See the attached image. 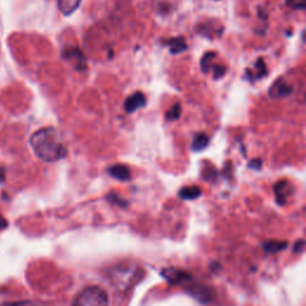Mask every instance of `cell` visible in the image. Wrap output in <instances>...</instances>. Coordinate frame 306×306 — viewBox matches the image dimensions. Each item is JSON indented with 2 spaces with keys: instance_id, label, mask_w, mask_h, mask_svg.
<instances>
[{
  "instance_id": "1",
  "label": "cell",
  "mask_w": 306,
  "mask_h": 306,
  "mask_svg": "<svg viewBox=\"0 0 306 306\" xmlns=\"http://www.w3.org/2000/svg\"><path fill=\"white\" fill-rule=\"evenodd\" d=\"M30 146L36 157L46 163H54L67 156V147L63 134L54 127H45L36 131L30 136Z\"/></svg>"
},
{
  "instance_id": "2",
  "label": "cell",
  "mask_w": 306,
  "mask_h": 306,
  "mask_svg": "<svg viewBox=\"0 0 306 306\" xmlns=\"http://www.w3.org/2000/svg\"><path fill=\"white\" fill-rule=\"evenodd\" d=\"M72 306H108V296L100 287L90 286L75 297Z\"/></svg>"
},
{
  "instance_id": "3",
  "label": "cell",
  "mask_w": 306,
  "mask_h": 306,
  "mask_svg": "<svg viewBox=\"0 0 306 306\" xmlns=\"http://www.w3.org/2000/svg\"><path fill=\"white\" fill-rule=\"evenodd\" d=\"M63 59L70 63L77 71H85L88 67V64H86L88 61H86L84 53L78 47H71V48L65 49L63 52Z\"/></svg>"
},
{
  "instance_id": "4",
  "label": "cell",
  "mask_w": 306,
  "mask_h": 306,
  "mask_svg": "<svg viewBox=\"0 0 306 306\" xmlns=\"http://www.w3.org/2000/svg\"><path fill=\"white\" fill-rule=\"evenodd\" d=\"M196 30L201 36H203V37L213 39L215 37L221 36L222 31H224V27H222L221 23H219V22L211 19L197 24Z\"/></svg>"
},
{
  "instance_id": "5",
  "label": "cell",
  "mask_w": 306,
  "mask_h": 306,
  "mask_svg": "<svg viewBox=\"0 0 306 306\" xmlns=\"http://www.w3.org/2000/svg\"><path fill=\"white\" fill-rule=\"evenodd\" d=\"M293 92V86L290 85L285 79L279 78L273 83V85L269 89V96L272 98H286Z\"/></svg>"
},
{
  "instance_id": "6",
  "label": "cell",
  "mask_w": 306,
  "mask_h": 306,
  "mask_svg": "<svg viewBox=\"0 0 306 306\" xmlns=\"http://www.w3.org/2000/svg\"><path fill=\"white\" fill-rule=\"evenodd\" d=\"M146 106V97L144 95L142 92L140 91H136L131 95L129 97H127L125 100V104H124V108H125V111L127 114H132L140 108H144Z\"/></svg>"
},
{
  "instance_id": "7",
  "label": "cell",
  "mask_w": 306,
  "mask_h": 306,
  "mask_svg": "<svg viewBox=\"0 0 306 306\" xmlns=\"http://www.w3.org/2000/svg\"><path fill=\"white\" fill-rule=\"evenodd\" d=\"M161 45L169 47L171 54H179L186 52L188 49V46H187L186 38L182 37V36H178V37H171L167 39H161Z\"/></svg>"
},
{
  "instance_id": "8",
  "label": "cell",
  "mask_w": 306,
  "mask_h": 306,
  "mask_svg": "<svg viewBox=\"0 0 306 306\" xmlns=\"http://www.w3.org/2000/svg\"><path fill=\"white\" fill-rule=\"evenodd\" d=\"M110 176H113L114 178L118 179V181H128L131 179V170L127 165L124 164H115L108 169Z\"/></svg>"
},
{
  "instance_id": "9",
  "label": "cell",
  "mask_w": 306,
  "mask_h": 306,
  "mask_svg": "<svg viewBox=\"0 0 306 306\" xmlns=\"http://www.w3.org/2000/svg\"><path fill=\"white\" fill-rule=\"evenodd\" d=\"M267 74H268V70H267V67H266V64L263 63V59H262V57H260V59L256 60L254 72L250 71V70L247 71L248 78H249L251 81L256 80V79L260 80V79L264 78Z\"/></svg>"
},
{
  "instance_id": "10",
  "label": "cell",
  "mask_w": 306,
  "mask_h": 306,
  "mask_svg": "<svg viewBox=\"0 0 306 306\" xmlns=\"http://www.w3.org/2000/svg\"><path fill=\"white\" fill-rule=\"evenodd\" d=\"M208 144H210V136H208L206 133H197L193 138L192 150L194 152H200V151L206 149Z\"/></svg>"
},
{
  "instance_id": "11",
  "label": "cell",
  "mask_w": 306,
  "mask_h": 306,
  "mask_svg": "<svg viewBox=\"0 0 306 306\" xmlns=\"http://www.w3.org/2000/svg\"><path fill=\"white\" fill-rule=\"evenodd\" d=\"M81 0H57V6L65 16H70L78 9Z\"/></svg>"
},
{
  "instance_id": "12",
  "label": "cell",
  "mask_w": 306,
  "mask_h": 306,
  "mask_svg": "<svg viewBox=\"0 0 306 306\" xmlns=\"http://www.w3.org/2000/svg\"><path fill=\"white\" fill-rule=\"evenodd\" d=\"M289 188H290V185L287 181H280L276 183L274 187L276 202H279L280 205L285 203L287 194H289Z\"/></svg>"
},
{
  "instance_id": "13",
  "label": "cell",
  "mask_w": 306,
  "mask_h": 306,
  "mask_svg": "<svg viewBox=\"0 0 306 306\" xmlns=\"http://www.w3.org/2000/svg\"><path fill=\"white\" fill-rule=\"evenodd\" d=\"M201 189L199 187H185L179 190L178 195L183 200H195L201 195Z\"/></svg>"
},
{
  "instance_id": "14",
  "label": "cell",
  "mask_w": 306,
  "mask_h": 306,
  "mask_svg": "<svg viewBox=\"0 0 306 306\" xmlns=\"http://www.w3.org/2000/svg\"><path fill=\"white\" fill-rule=\"evenodd\" d=\"M217 57V53L215 52H207L205 55L202 56V59H201V63H200V66H201V70H202L203 73H208L211 70L212 65H213V60Z\"/></svg>"
},
{
  "instance_id": "15",
  "label": "cell",
  "mask_w": 306,
  "mask_h": 306,
  "mask_svg": "<svg viewBox=\"0 0 306 306\" xmlns=\"http://www.w3.org/2000/svg\"><path fill=\"white\" fill-rule=\"evenodd\" d=\"M181 114H182L181 104L176 103L172 106L171 109L168 111L167 115H165V117H167V120L169 121H175V120H178L179 116H181Z\"/></svg>"
},
{
  "instance_id": "16",
  "label": "cell",
  "mask_w": 306,
  "mask_h": 306,
  "mask_svg": "<svg viewBox=\"0 0 306 306\" xmlns=\"http://www.w3.org/2000/svg\"><path fill=\"white\" fill-rule=\"evenodd\" d=\"M212 71V73H213V77L214 79H220L224 77L226 74V72H228V67L224 66V65H217V64H213L212 65L210 72Z\"/></svg>"
},
{
  "instance_id": "17",
  "label": "cell",
  "mask_w": 306,
  "mask_h": 306,
  "mask_svg": "<svg viewBox=\"0 0 306 306\" xmlns=\"http://www.w3.org/2000/svg\"><path fill=\"white\" fill-rule=\"evenodd\" d=\"M287 5L292 6L293 9L304 10L305 9V0H287Z\"/></svg>"
},
{
  "instance_id": "18",
  "label": "cell",
  "mask_w": 306,
  "mask_h": 306,
  "mask_svg": "<svg viewBox=\"0 0 306 306\" xmlns=\"http://www.w3.org/2000/svg\"><path fill=\"white\" fill-rule=\"evenodd\" d=\"M2 306H37L34 303H31V301H10V303H5L3 304Z\"/></svg>"
},
{
  "instance_id": "19",
  "label": "cell",
  "mask_w": 306,
  "mask_h": 306,
  "mask_svg": "<svg viewBox=\"0 0 306 306\" xmlns=\"http://www.w3.org/2000/svg\"><path fill=\"white\" fill-rule=\"evenodd\" d=\"M248 167H249L250 169H256V170H258V169H261V167H262V160L256 158V159L251 160L250 163L248 164Z\"/></svg>"
},
{
  "instance_id": "20",
  "label": "cell",
  "mask_w": 306,
  "mask_h": 306,
  "mask_svg": "<svg viewBox=\"0 0 306 306\" xmlns=\"http://www.w3.org/2000/svg\"><path fill=\"white\" fill-rule=\"evenodd\" d=\"M215 2H219V0H215Z\"/></svg>"
}]
</instances>
